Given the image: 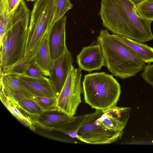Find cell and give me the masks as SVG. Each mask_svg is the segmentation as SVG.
<instances>
[{"mask_svg":"<svg viewBox=\"0 0 153 153\" xmlns=\"http://www.w3.org/2000/svg\"><path fill=\"white\" fill-rule=\"evenodd\" d=\"M24 87L35 96L57 99L58 96L49 78L45 76L37 77L17 76Z\"/></svg>","mask_w":153,"mask_h":153,"instance_id":"obj_11","label":"cell"},{"mask_svg":"<svg viewBox=\"0 0 153 153\" xmlns=\"http://www.w3.org/2000/svg\"><path fill=\"white\" fill-rule=\"evenodd\" d=\"M131 108L114 106L104 110H96V121L100 126L113 132L123 131Z\"/></svg>","mask_w":153,"mask_h":153,"instance_id":"obj_8","label":"cell"},{"mask_svg":"<svg viewBox=\"0 0 153 153\" xmlns=\"http://www.w3.org/2000/svg\"><path fill=\"white\" fill-rule=\"evenodd\" d=\"M50 31L46 33L43 38L35 61V63L42 71L44 75L49 77L51 74L53 62L49 43Z\"/></svg>","mask_w":153,"mask_h":153,"instance_id":"obj_16","label":"cell"},{"mask_svg":"<svg viewBox=\"0 0 153 153\" xmlns=\"http://www.w3.org/2000/svg\"><path fill=\"white\" fill-rule=\"evenodd\" d=\"M0 99L6 108L20 123L34 131L38 125L39 116L25 110L16 100L4 96L0 92Z\"/></svg>","mask_w":153,"mask_h":153,"instance_id":"obj_14","label":"cell"},{"mask_svg":"<svg viewBox=\"0 0 153 153\" xmlns=\"http://www.w3.org/2000/svg\"><path fill=\"white\" fill-rule=\"evenodd\" d=\"M76 62L82 70L91 72L100 70L105 63L100 45L97 43L83 48L77 56Z\"/></svg>","mask_w":153,"mask_h":153,"instance_id":"obj_10","label":"cell"},{"mask_svg":"<svg viewBox=\"0 0 153 153\" xmlns=\"http://www.w3.org/2000/svg\"><path fill=\"white\" fill-rule=\"evenodd\" d=\"M18 101L19 104L25 110L32 114L39 116L44 112L40 106L33 99L24 98Z\"/></svg>","mask_w":153,"mask_h":153,"instance_id":"obj_21","label":"cell"},{"mask_svg":"<svg viewBox=\"0 0 153 153\" xmlns=\"http://www.w3.org/2000/svg\"><path fill=\"white\" fill-rule=\"evenodd\" d=\"M113 34L116 38L133 51L145 63L153 62V48L134 40Z\"/></svg>","mask_w":153,"mask_h":153,"instance_id":"obj_17","label":"cell"},{"mask_svg":"<svg viewBox=\"0 0 153 153\" xmlns=\"http://www.w3.org/2000/svg\"><path fill=\"white\" fill-rule=\"evenodd\" d=\"M34 100L40 106L44 112L57 110V99L35 96Z\"/></svg>","mask_w":153,"mask_h":153,"instance_id":"obj_22","label":"cell"},{"mask_svg":"<svg viewBox=\"0 0 153 153\" xmlns=\"http://www.w3.org/2000/svg\"><path fill=\"white\" fill-rule=\"evenodd\" d=\"M55 0H36L30 13L29 34L25 56L36 53L45 34L55 22Z\"/></svg>","mask_w":153,"mask_h":153,"instance_id":"obj_5","label":"cell"},{"mask_svg":"<svg viewBox=\"0 0 153 153\" xmlns=\"http://www.w3.org/2000/svg\"><path fill=\"white\" fill-rule=\"evenodd\" d=\"M0 92L17 101L24 98L34 100L35 97L19 81L18 76L5 74L0 68Z\"/></svg>","mask_w":153,"mask_h":153,"instance_id":"obj_12","label":"cell"},{"mask_svg":"<svg viewBox=\"0 0 153 153\" xmlns=\"http://www.w3.org/2000/svg\"><path fill=\"white\" fill-rule=\"evenodd\" d=\"M71 53L67 48L64 53L53 60L51 74L49 77L58 97L73 62Z\"/></svg>","mask_w":153,"mask_h":153,"instance_id":"obj_9","label":"cell"},{"mask_svg":"<svg viewBox=\"0 0 153 153\" xmlns=\"http://www.w3.org/2000/svg\"><path fill=\"white\" fill-rule=\"evenodd\" d=\"M136 4H137L141 1H142L144 0H132Z\"/></svg>","mask_w":153,"mask_h":153,"instance_id":"obj_27","label":"cell"},{"mask_svg":"<svg viewBox=\"0 0 153 153\" xmlns=\"http://www.w3.org/2000/svg\"><path fill=\"white\" fill-rule=\"evenodd\" d=\"M87 115L85 120L78 130L77 139L87 144L102 145L114 143L121 138L123 131H111L97 123L95 111Z\"/></svg>","mask_w":153,"mask_h":153,"instance_id":"obj_7","label":"cell"},{"mask_svg":"<svg viewBox=\"0 0 153 153\" xmlns=\"http://www.w3.org/2000/svg\"><path fill=\"white\" fill-rule=\"evenodd\" d=\"M81 71L72 66L57 98V110L69 116H75L82 102Z\"/></svg>","mask_w":153,"mask_h":153,"instance_id":"obj_6","label":"cell"},{"mask_svg":"<svg viewBox=\"0 0 153 153\" xmlns=\"http://www.w3.org/2000/svg\"><path fill=\"white\" fill-rule=\"evenodd\" d=\"M30 10L22 0L12 15L7 36L0 47V68L12 64L25 56L29 34Z\"/></svg>","mask_w":153,"mask_h":153,"instance_id":"obj_3","label":"cell"},{"mask_svg":"<svg viewBox=\"0 0 153 153\" xmlns=\"http://www.w3.org/2000/svg\"><path fill=\"white\" fill-rule=\"evenodd\" d=\"M49 112H44L40 114L37 127L48 131H53L56 129L71 124L75 121L78 116L71 117L64 114Z\"/></svg>","mask_w":153,"mask_h":153,"instance_id":"obj_15","label":"cell"},{"mask_svg":"<svg viewBox=\"0 0 153 153\" xmlns=\"http://www.w3.org/2000/svg\"><path fill=\"white\" fill-rule=\"evenodd\" d=\"M56 11L55 22L65 15L66 13L73 7L70 0H55Z\"/></svg>","mask_w":153,"mask_h":153,"instance_id":"obj_23","label":"cell"},{"mask_svg":"<svg viewBox=\"0 0 153 153\" xmlns=\"http://www.w3.org/2000/svg\"><path fill=\"white\" fill-rule=\"evenodd\" d=\"M23 75L34 77H39L44 76L42 71L35 62L30 65L25 74Z\"/></svg>","mask_w":153,"mask_h":153,"instance_id":"obj_26","label":"cell"},{"mask_svg":"<svg viewBox=\"0 0 153 153\" xmlns=\"http://www.w3.org/2000/svg\"><path fill=\"white\" fill-rule=\"evenodd\" d=\"M36 54L24 56L12 64L0 68L5 74L17 76L24 75L30 65L35 62Z\"/></svg>","mask_w":153,"mask_h":153,"instance_id":"obj_18","label":"cell"},{"mask_svg":"<svg viewBox=\"0 0 153 153\" xmlns=\"http://www.w3.org/2000/svg\"><path fill=\"white\" fill-rule=\"evenodd\" d=\"M66 18L67 16L64 15L55 22L50 31L49 43L53 60L60 56L67 48L66 44Z\"/></svg>","mask_w":153,"mask_h":153,"instance_id":"obj_13","label":"cell"},{"mask_svg":"<svg viewBox=\"0 0 153 153\" xmlns=\"http://www.w3.org/2000/svg\"><path fill=\"white\" fill-rule=\"evenodd\" d=\"M97 42L101 48L105 66L114 76L126 79L135 76L144 69L145 63L107 30H101Z\"/></svg>","mask_w":153,"mask_h":153,"instance_id":"obj_2","label":"cell"},{"mask_svg":"<svg viewBox=\"0 0 153 153\" xmlns=\"http://www.w3.org/2000/svg\"><path fill=\"white\" fill-rule=\"evenodd\" d=\"M27 1H30L32 2H33V1H35L36 0H26Z\"/></svg>","mask_w":153,"mask_h":153,"instance_id":"obj_28","label":"cell"},{"mask_svg":"<svg viewBox=\"0 0 153 153\" xmlns=\"http://www.w3.org/2000/svg\"><path fill=\"white\" fill-rule=\"evenodd\" d=\"M0 0V9L4 10L9 15L14 12L23 0Z\"/></svg>","mask_w":153,"mask_h":153,"instance_id":"obj_24","label":"cell"},{"mask_svg":"<svg viewBox=\"0 0 153 153\" xmlns=\"http://www.w3.org/2000/svg\"><path fill=\"white\" fill-rule=\"evenodd\" d=\"M82 84L85 101L92 108L104 110L116 105L121 87L112 75L105 72L88 74Z\"/></svg>","mask_w":153,"mask_h":153,"instance_id":"obj_4","label":"cell"},{"mask_svg":"<svg viewBox=\"0 0 153 153\" xmlns=\"http://www.w3.org/2000/svg\"><path fill=\"white\" fill-rule=\"evenodd\" d=\"M13 12L8 15L4 10L0 9V45H3L10 28V21Z\"/></svg>","mask_w":153,"mask_h":153,"instance_id":"obj_19","label":"cell"},{"mask_svg":"<svg viewBox=\"0 0 153 153\" xmlns=\"http://www.w3.org/2000/svg\"><path fill=\"white\" fill-rule=\"evenodd\" d=\"M99 15L114 34L140 42L153 39L152 21L139 14L132 0H101Z\"/></svg>","mask_w":153,"mask_h":153,"instance_id":"obj_1","label":"cell"},{"mask_svg":"<svg viewBox=\"0 0 153 153\" xmlns=\"http://www.w3.org/2000/svg\"><path fill=\"white\" fill-rule=\"evenodd\" d=\"M141 75L147 83L153 87V64L146 65Z\"/></svg>","mask_w":153,"mask_h":153,"instance_id":"obj_25","label":"cell"},{"mask_svg":"<svg viewBox=\"0 0 153 153\" xmlns=\"http://www.w3.org/2000/svg\"><path fill=\"white\" fill-rule=\"evenodd\" d=\"M137 12L143 18L153 21V0H144L136 4Z\"/></svg>","mask_w":153,"mask_h":153,"instance_id":"obj_20","label":"cell"}]
</instances>
